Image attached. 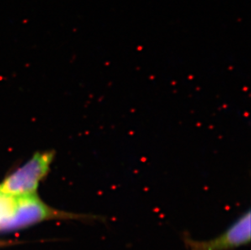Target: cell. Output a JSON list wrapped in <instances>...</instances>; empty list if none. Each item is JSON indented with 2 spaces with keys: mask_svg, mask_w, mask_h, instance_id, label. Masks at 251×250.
Returning a JSON list of instances; mask_svg holds the SVG:
<instances>
[{
  "mask_svg": "<svg viewBox=\"0 0 251 250\" xmlns=\"http://www.w3.org/2000/svg\"><path fill=\"white\" fill-rule=\"evenodd\" d=\"M52 216L57 213L35 194L12 197L0 194V231L25 228Z\"/></svg>",
  "mask_w": 251,
  "mask_h": 250,
  "instance_id": "cell-1",
  "label": "cell"
},
{
  "mask_svg": "<svg viewBox=\"0 0 251 250\" xmlns=\"http://www.w3.org/2000/svg\"><path fill=\"white\" fill-rule=\"evenodd\" d=\"M53 158L54 152L36 153L2 181L0 194L12 197L35 194L38 184L49 172Z\"/></svg>",
  "mask_w": 251,
  "mask_h": 250,
  "instance_id": "cell-2",
  "label": "cell"
},
{
  "mask_svg": "<svg viewBox=\"0 0 251 250\" xmlns=\"http://www.w3.org/2000/svg\"><path fill=\"white\" fill-rule=\"evenodd\" d=\"M251 210L241 215L221 235L206 241H198L190 235L182 236L187 250H232L247 246L251 242Z\"/></svg>",
  "mask_w": 251,
  "mask_h": 250,
  "instance_id": "cell-3",
  "label": "cell"
}]
</instances>
